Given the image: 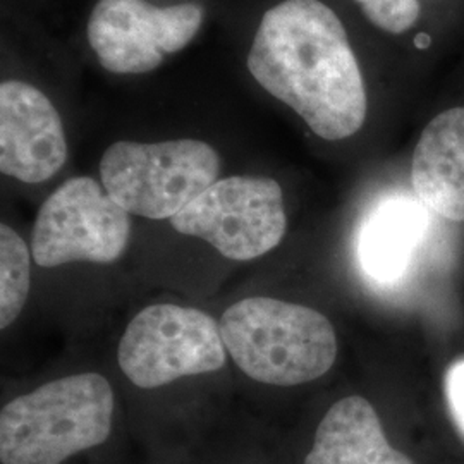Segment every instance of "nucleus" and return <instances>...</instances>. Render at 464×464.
<instances>
[{"label": "nucleus", "mask_w": 464, "mask_h": 464, "mask_svg": "<svg viewBox=\"0 0 464 464\" xmlns=\"http://www.w3.org/2000/svg\"><path fill=\"white\" fill-rule=\"evenodd\" d=\"M248 69L324 140L349 138L365 122V83L346 28L320 0H284L268 9Z\"/></svg>", "instance_id": "obj_1"}, {"label": "nucleus", "mask_w": 464, "mask_h": 464, "mask_svg": "<svg viewBox=\"0 0 464 464\" xmlns=\"http://www.w3.org/2000/svg\"><path fill=\"white\" fill-rule=\"evenodd\" d=\"M116 399L99 373L69 375L7 402L0 413V463L64 464L103 446Z\"/></svg>", "instance_id": "obj_2"}, {"label": "nucleus", "mask_w": 464, "mask_h": 464, "mask_svg": "<svg viewBox=\"0 0 464 464\" xmlns=\"http://www.w3.org/2000/svg\"><path fill=\"white\" fill-rule=\"evenodd\" d=\"M220 332L227 353L253 381L291 387L320 379L337 356L327 316L274 298H246L224 312Z\"/></svg>", "instance_id": "obj_3"}, {"label": "nucleus", "mask_w": 464, "mask_h": 464, "mask_svg": "<svg viewBox=\"0 0 464 464\" xmlns=\"http://www.w3.org/2000/svg\"><path fill=\"white\" fill-rule=\"evenodd\" d=\"M218 172L216 150L199 140L117 141L100 162L105 191L128 214L153 220L178 216L216 183Z\"/></svg>", "instance_id": "obj_4"}, {"label": "nucleus", "mask_w": 464, "mask_h": 464, "mask_svg": "<svg viewBox=\"0 0 464 464\" xmlns=\"http://www.w3.org/2000/svg\"><path fill=\"white\" fill-rule=\"evenodd\" d=\"M117 360L136 387L155 389L220 370L226 344L212 316L189 306L151 304L130 322Z\"/></svg>", "instance_id": "obj_5"}, {"label": "nucleus", "mask_w": 464, "mask_h": 464, "mask_svg": "<svg viewBox=\"0 0 464 464\" xmlns=\"http://www.w3.org/2000/svg\"><path fill=\"white\" fill-rule=\"evenodd\" d=\"M170 224L184 236L210 243L226 258L246 262L281 243L287 220L277 181L232 176L217 179Z\"/></svg>", "instance_id": "obj_6"}, {"label": "nucleus", "mask_w": 464, "mask_h": 464, "mask_svg": "<svg viewBox=\"0 0 464 464\" xmlns=\"http://www.w3.org/2000/svg\"><path fill=\"white\" fill-rule=\"evenodd\" d=\"M131 236L130 214L92 178H72L42 205L32 237L40 266L112 264Z\"/></svg>", "instance_id": "obj_7"}, {"label": "nucleus", "mask_w": 464, "mask_h": 464, "mask_svg": "<svg viewBox=\"0 0 464 464\" xmlns=\"http://www.w3.org/2000/svg\"><path fill=\"white\" fill-rule=\"evenodd\" d=\"M201 23L198 4L155 7L145 0H99L88 21V42L109 72L143 74L166 53L184 49Z\"/></svg>", "instance_id": "obj_8"}, {"label": "nucleus", "mask_w": 464, "mask_h": 464, "mask_svg": "<svg viewBox=\"0 0 464 464\" xmlns=\"http://www.w3.org/2000/svg\"><path fill=\"white\" fill-rule=\"evenodd\" d=\"M66 159V134L52 102L32 84H0L2 174L23 183H44Z\"/></svg>", "instance_id": "obj_9"}, {"label": "nucleus", "mask_w": 464, "mask_h": 464, "mask_svg": "<svg viewBox=\"0 0 464 464\" xmlns=\"http://www.w3.org/2000/svg\"><path fill=\"white\" fill-rule=\"evenodd\" d=\"M411 183L420 201L452 222H464V107L433 117L416 143Z\"/></svg>", "instance_id": "obj_10"}, {"label": "nucleus", "mask_w": 464, "mask_h": 464, "mask_svg": "<svg viewBox=\"0 0 464 464\" xmlns=\"http://www.w3.org/2000/svg\"><path fill=\"white\" fill-rule=\"evenodd\" d=\"M303 464H415L391 446L370 401L349 396L334 402L316 427Z\"/></svg>", "instance_id": "obj_11"}, {"label": "nucleus", "mask_w": 464, "mask_h": 464, "mask_svg": "<svg viewBox=\"0 0 464 464\" xmlns=\"http://www.w3.org/2000/svg\"><path fill=\"white\" fill-rule=\"evenodd\" d=\"M425 216L411 201H389L377 208L363 227L360 256L366 272L391 281L410 260L423 229Z\"/></svg>", "instance_id": "obj_12"}, {"label": "nucleus", "mask_w": 464, "mask_h": 464, "mask_svg": "<svg viewBox=\"0 0 464 464\" xmlns=\"http://www.w3.org/2000/svg\"><path fill=\"white\" fill-rule=\"evenodd\" d=\"M30 251L14 229L0 226V327L16 320L30 293Z\"/></svg>", "instance_id": "obj_13"}, {"label": "nucleus", "mask_w": 464, "mask_h": 464, "mask_svg": "<svg viewBox=\"0 0 464 464\" xmlns=\"http://www.w3.org/2000/svg\"><path fill=\"white\" fill-rule=\"evenodd\" d=\"M362 5L366 19L383 32H408L420 17L418 0H354Z\"/></svg>", "instance_id": "obj_14"}, {"label": "nucleus", "mask_w": 464, "mask_h": 464, "mask_svg": "<svg viewBox=\"0 0 464 464\" xmlns=\"http://www.w3.org/2000/svg\"><path fill=\"white\" fill-rule=\"evenodd\" d=\"M449 406L464 435V362L452 366L448 375Z\"/></svg>", "instance_id": "obj_15"}]
</instances>
